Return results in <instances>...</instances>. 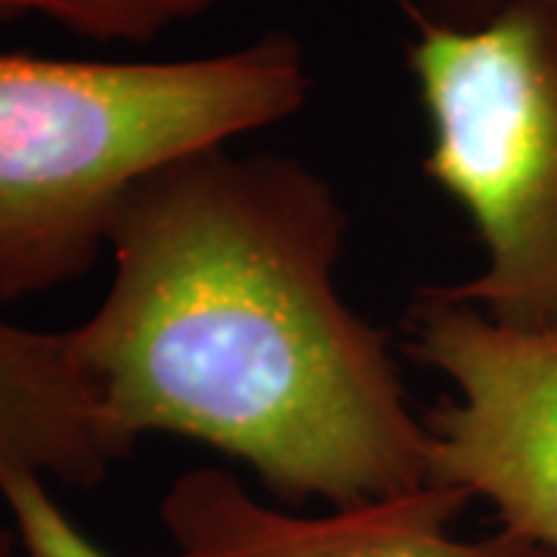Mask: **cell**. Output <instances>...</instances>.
Returning a JSON list of instances; mask_svg holds the SVG:
<instances>
[{"label":"cell","instance_id":"cell-5","mask_svg":"<svg viewBox=\"0 0 557 557\" xmlns=\"http://www.w3.org/2000/svg\"><path fill=\"white\" fill-rule=\"evenodd\" d=\"M468 502L465 490L428 483L310 518L263 505L223 468H193L171 483L159 515L174 542L164 557H557L511 530L449 536Z\"/></svg>","mask_w":557,"mask_h":557},{"label":"cell","instance_id":"cell-8","mask_svg":"<svg viewBox=\"0 0 557 557\" xmlns=\"http://www.w3.org/2000/svg\"><path fill=\"white\" fill-rule=\"evenodd\" d=\"M0 498L10 511L25 557H109L81 533L35 474L0 478Z\"/></svg>","mask_w":557,"mask_h":557},{"label":"cell","instance_id":"cell-7","mask_svg":"<svg viewBox=\"0 0 557 557\" xmlns=\"http://www.w3.org/2000/svg\"><path fill=\"white\" fill-rule=\"evenodd\" d=\"M220 0H0V25L44 16L97 44H152L180 22L199 20Z\"/></svg>","mask_w":557,"mask_h":557},{"label":"cell","instance_id":"cell-4","mask_svg":"<svg viewBox=\"0 0 557 557\" xmlns=\"http://www.w3.org/2000/svg\"><path fill=\"white\" fill-rule=\"evenodd\" d=\"M409 357L456 387L428 418L431 483L557 552V329L498 325L431 285L409 310Z\"/></svg>","mask_w":557,"mask_h":557},{"label":"cell","instance_id":"cell-3","mask_svg":"<svg viewBox=\"0 0 557 557\" xmlns=\"http://www.w3.org/2000/svg\"><path fill=\"white\" fill-rule=\"evenodd\" d=\"M409 72L424 177L465 211L478 276L446 298L520 332L557 329V3L511 0L478 25L424 22Z\"/></svg>","mask_w":557,"mask_h":557},{"label":"cell","instance_id":"cell-6","mask_svg":"<svg viewBox=\"0 0 557 557\" xmlns=\"http://www.w3.org/2000/svg\"><path fill=\"white\" fill-rule=\"evenodd\" d=\"M121 458L69 329L0 319V478L35 474L87 490Z\"/></svg>","mask_w":557,"mask_h":557},{"label":"cell","instance_id":"cell-1","mask_svg":"<svg viewBox=\"0 0 557 557\" xmlns=\"http://www.w3.org/2000/svg\"><path fill=\"white\" fill-rule=\"evenodd\" d=\"M347 208L295 156L208 146L146 174L109 230L112 282L69 329L124 456L146 434L248 465L285 505L431 483L391 332L335 285Z\"/></svg>","mask_w":557,"mask_h":557},{"label":"cell","instance_id":"cell-2","mask_svg":"<svg viewBox=\"0 0 557 557\" xmlns=\"http://www.w3.org/2000/svg\"><path fill=\"white\" fill-rule=\"evenodd\" d=\"M310 90L300 40L276 28L189 60L0 53V300L87 276L139 180L295 119Z\"/></svg>","mask_w":557,"mask_h":557},{"label":"cell","instance_id":"cell-10","mask_svg":"<svg viewBox=\"0 0 557 557\" xmlns=\"http://www.w3.org/2000/svg\"><path fill=\"white\" fill-rule=\"evenodd\" d=\"M20 555V536L13 530V523H0V557Z\"/></svg>","mask_w":557,"mask_h":557},{"label":"cell","instance_id":"cell-9","mask_svg":"<svg viewBox=\"0 0 557 557\" xmlns=\"http://www.w3.org/2000/svg\"><path fill=\"white\" fill-rule=\"evenodd\" d=\"M437 3L449 16L446 25H478L511 0H437ZM548 3H557V0H548Z\"/></svg>","mask_w":557,"mask_h":557}]
</instances>
